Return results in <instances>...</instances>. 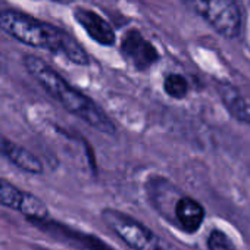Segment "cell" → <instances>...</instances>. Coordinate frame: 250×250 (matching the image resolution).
<instances>
[{
	"label": "cell",
	"mask_w": 250,
	"mask_h": 250,
	"mask_svg": "<svg viewBox=\"0 0 250 250\" xmlns=\"http://www.w3.org/2000/svg\"><path fill=\"white\" fill-rule=\"evenodd\" d=\"M0 30L25 46L49 50L75 65L90 63L88 53L71 34L28 14L14 9L0 11Z\"/></svg>",
	"instance_id": "6da1fadb"
},
{
	"label": "cell",
	"mask_w": 250,
	"mask_h": 250,
	"mask_svg": "<svg viewBox=\"0 0 250 250\" xmlns=\"http://www.w3.org/2000/svg\"><path fill=\"white\" fill-rule=\"evenodd\" d=\"M24 66L27 68L28 74L68 112L78 116L81 121L102 134H116L113 121L103 112V109L87 94L71 85L55 68H52L43 59L34 55H27L24 58Z\"/></svg>",
	"instance_id": "7a4b0ae2"
},
{
	"label": "cell",
	"mask_w": 250,
	"mask_h": 250,
	"mask_svg": "<svg viewBox=\"0 0 250 250\" xmlns=\"http://www.w3.org/2000/svg\"><path fill=\"white\" fill-rule=\"evenodd\" d=\"M184 3L221 36L235 39L241 33V11L234 0H184Z\"/></svg>",
	"instance_id": "3957f363"
},
{
	"label": "cell",
	"mask_w": 250,
	"mask_h": 250,
	"mask_svg": "<svg viewBox=\"0 0 250 250\" xmlns=\"http://www.w3.org/2000/svg\"><path fill=\"white\" fill-rule=\"evenodd\" d=\"M104 224L134 250H162L159 237L137 219L115 209L102 212Z\"/></svg>",
	"instance_id": "277c9868"
},
{
	"label": "cell",
	"mask_w": 250,
	"mask_h": 250,
	"mask_svg": "<svg viewBox=\"0 0 250 250\" xmlns=\"http://www.w3.org/2000/svg\"><path fill=\"white\" fill-rule=\"evenodd\" d=\"M0 205L21 212L31 222L49 218V209L42 199L28 191L20 190L3 178H0Z\"/></svg>",
	"instance_id": "5b68a950"
},
{
	"label": "cell",
	"mask_w": 250,
	"mask_h": 250,
	"mask_svg": "<svg viewBox=\"0 0 250 250\" xmlns=\"http://www.w3.org/2000/svg\"><path fill=\"white\" fill-rule=\"evenodd\" d=\"M119 50L124 59L137 71L152 68L161 58L158 49L136 28L128 30L122 36Z\"/></svg>",
	"instance_id": "8992f818"
},
{
	"label": "cell",
	"mask_w": 250,
	"mask_h": 250,
	"mask_svg": "<svg viewBox=\"0 0 250 250\" xmlns=\"http://www.w3.org/2000/svg\"><path fill=\"white\" fill-rule=\"evenodd\" d=\"M74 18L87 33V36L97 44L110 47L116 43V33L113 27L96 11L87 8H77L74 11Z\"/></svg>",
	"instance_id": "52a82bcc"
},
{
	"label": "cell",
	"mask_w": 250,
	"mask_h": 250,
	"mask_svg": "<svg viewBox=\"0 0 250 250\" xmlns=\"http://www.w3.org/2000/svg\"><path fill=\"white\" fill-rule=\"evenodd\" d=\"M174 215L181 229H184L188 234H194L200 229L205 221L206 212H205V208L193 197L181 196L175 202Z\"/></svg>",
	"instance_id": "ba28073f"
},
{
	"label": "cell",
	"mask_w": 250,
	"mask_h": 250,
	"mask_svg": "<svg viewBox=\"0 0 250 250\" xmlns=\"http://www.w3.org/2000/svg\"><path fill=\"white\" fill-rule=\"evenodd\" d=\"M0 153H2L9 162H12L20 169L28 172V174H42L43 172V164L42 161L25 147L9 142V140H0Z\"/></svg>",
	"instance_id": "9c48e42d"
},
{
	"label": "cell",
	"mask_w": 250,
	"mask_h": 250,
	"mask_svg": "<svg viewBox=\"0 0 250 250\" xmlns=\"http://www.w3.org/2000/svg\"><path fill=\"white\" fill-rule=\"evenodd\" d=\"M36 225H40L42 228L50 231V232H58L59 235L62 237H68L69 240H72L74 243H81L83 247L88 249V250H113L110 249L109 246H106L102 240H99L97 237H93V235H87V234H80V232H75L74 229H68L65 228L63 225H59L56 222H52L47 219H43V221H37L34 222Z\"/></svg>",
	"instance_id": "30bf717a"
},
{
	"label": "cell",
	"mask_w": 250,
	"mask_h": 250,
	"mask_svg": "<svg viewBox=\"0 0 250 250\" xmlns=\"http://www.w3.org/2000/svg\"><path fill=\"white\" fill-rule=\"evenodd\" d=\"M221 96H222L225 106L231 112V115H234L240 121L250 122V104L241 97V94L234 87L222 85Z\"/></svg>",
	"instance_id": "8fae6325"
},
{
	"label": "cell",
	"mask_w": 250,
	"mask_h": 250,
	"mask_svg": "<svg viewBox=\"0 0 250 250\" xmlns=\"http://www.w3.org/2000/svg\"><path fill=\"white\" fill-rule=\"evenodd\" d=\"M164 90L172 99H183L188 93V83L180 74H169L164 80Z\"/></svg>",
	"instance_id": "7c38bea8"
},
{
	"label": "cell",
	"mask_w": 250,
	"mask_h": 250,
	"mask_svg": "<svg viewBox=\"0 0 250 250\" xmlns=\"http://www.w3.org/2000/svg\"><path fill=\"white\" fill-rule=\"evenodd\" d=\"M206 246L209 250H238L235 243L229 238V235L218 228H213L209 232Z\"/></svg>",
	"instance_id": "4fadbf2b"
},
{
	"label": "cell",
	"mask_w": 250,
	"mask_h": 250,
	"mask_svg": "<svg viewBox=\"0 0 250 250\" xmlns=\"http://www.w3.org/2000/svg\"><path fill=\"white\" fill-rule=\"evenodd\" d=\"M6 69H8V61H6V58L2 53H0V75L5 74Z\"/></svg>",
	"instance_id": "5bb4252c"
},
{
	"label": "cell",
	"mask_w": 250,
	"mask_h": 250,
	"mask_svg": "<svg viewBox=\"0 0 250 250\" xmlns=\"http://www.w3.org/2000/svg\"><path fill=\"white\" fill-rule=\"evenodd\" d=\"M249 124H250V122H249Z\"/></svg>",
	"instance_id": "9a60e30c"
}]
</instances>
